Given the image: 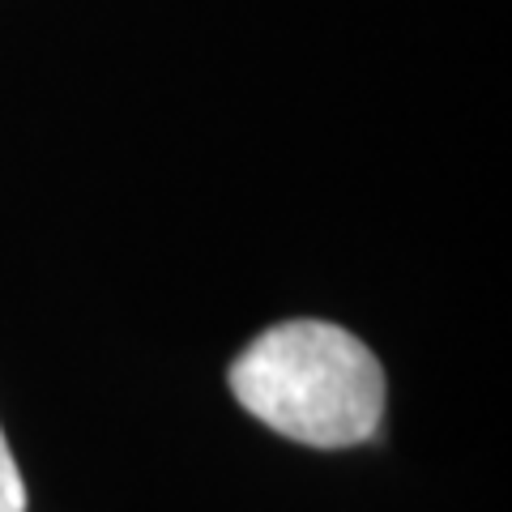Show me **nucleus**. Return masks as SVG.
Masks as SVG:
<instances>
[{"mask_svg":"<svg viewBox=\"0 0 512 512\" xmlns=\"http://www.w3.org/2000/svg\"><path fill=\"white\" fill-rule=\"evenodd\" d=\"M0 512H26V483L18 461L9 453L5 431H0Z\"/></svg>","mask_w":512,"mask_h":512,"instance_id":"f03ea898","label":"nucleus"},{"mask_svg":"<svg viewBox=\"0 0 512 512\" xmlns=\"http://www.w3.org/2000/svg\"><path fill=\"white\" fill-rule=\"evenodd\" d=\"M231 393L252 419L308 448H355L380 431L384 367L329 320H286L231 363Z\"/></svg>","mask_w":512,"mask_h":512,"instance_id":"f257e3e1","label":"nucleus"}]
</instances>
